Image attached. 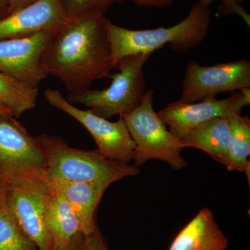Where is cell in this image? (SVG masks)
Listing matches in <instances>:
<instances>
[{"label": "cell", "mask_w": 250, "mask_h": 250, "mask_svg": "<svg viewBox=\"0 0 250 250\" xmlns=\"http://www.w3.org/2000/svg\"><path fill=\"white\" fill-rule=\"evenodd\" d=\"M43 95L51 106L75 118L89 131L102 155L126 164L133 161L136 146L123 118L113 123L90 110L80 109L69 103L58 90L47 89Z\"/></svg>", "instance_id": "cell-7"}, {"label": "cell", "mask_w": 250, "mask_h": 250, "mask_svg": "<svg viewBox=\"0 0 250 250\" xmlns=\"http://www.w3.org/2000/svg\"><path fill=\"white\" fill-rule=\"evenodd\" d=\"M50 187L57 189L70 204L80 224V232L84 236L97 229L95 213L106 188L86 182L47 179Z\"/></svg>", "instance_id": "cell-13"}, {"label": "cell", "mask_w": 250, "mask_h": 250, "mask_svg": "<svg viewBox=\"0 0 250 250\" xmlns=\"http://www.w3.org/2000/svg\"><path fill=\"white\" fill-rule=\"evenodd\" d=\"M228 238L209 208H203L178 233L169 250H226Z\"/></svg>", "instance_id": "cell-14"}, {"label": "cell", "mask_w": 250, "mask_h": 250, "mask_svg": "<svg viewBox=\"0 0 250 250\" xmlns=\"http://www.w3.org/2000/svg\"><path fill=\"white\" fill-rule=\"evenodd\" d=\"M154 95L153 90H146L139 106L121 116L136 146L134 166L139 167L151 159H159L174 170H181L188 166L182 155L184 148L154 111Z\"/></svg>", "instance_id": "cell-6"}, {"label": "cell", "mask_w": 250, "mask_h": 250, "mask_svg": "<svg viewBox=\"0 0 250 250\" xmlns=\"http://www.w3.org/2000/svg\"><path fill=\"white\" fill-rule=\"evenodd\" d=\"M84 238L85 236L82 233H77L66 245H53L52 250H82Z\"/></svg>", "instance_id": "cell-24"}, {"label": "cell", "mask_w": 250, "mask_h": 250, "mask_svg": "<svg viewBox=\"0 0 250 250\" xmlns=\"http://www.w3.org/2000/svg\"><path fill=\"white\" fill-rule=\"evenodd\" d=\"M250 88V62L247 59L203 66L188 64L179 101L193 103L215 98L224 92Z\"/></svg>", "instance_id": "cell-8"}, {"label": "cell", "mask_w": 250, "mask_h": 250, "mask_svg": "<svg viewBox=\"0 0 250 250\" xmlns=\"http://www.w3.org/2000/svg\"><path fill=\"white\" fill-rule=\"evenodd\" d=\"M9 0H0V20L9 14Z\"/></svg>", "instance_id": "cell-26"}, {"label": "cell", "mask_w": 250, "mask_h": 250, "mask_svg": "<svg viewBox=\"0 0 250 250\" xmlns=\"http://www.w3.org/2000/svg\"><path fill=\"white\" fill-rule=\"evenodd\" d=\"M47 159L40 138L15 117L0 115V185L2 188L45 182Z\"/></svg>", "instance_id": "cell-4"}, {"label": "cell", "mask_w": 250, "mask_h": 250, "mask_svg": "<svg viewBox=\"0 0 250 250\" xmlns=\"http://www.w3.org/2000/svg\"><path fill=\"white\" fill-rule=\"evenodd\" d=\"M152 54L141 53L126 56L118 61L110 75L111 83L102 90L87 89L67 93L69 103L80 104L90 108L94 114L104 118L127 114L138 107L146 90L145 64Z\"/></svg>", "instance_id": "cell-5"}, {"label": "cell", "mask_w": 250, "mask_h": 250, "mask_svg": "<svg viewBox=\"0 0 250 250\" xmlns=\"http://www.w3.org/2000/svg\"><path fill=\"white\" fill-rule=\"evenodd\" d=\"M69 21L60 0H36L0 20V41L59 29Z\"/></svg>", "instance_id": "cell-12"}, {"label": "cell", "mask_w": 250, "mask_h": 250, "mask_svg": "<svg viewBox=\"0 0 250 250\" xmlns=\"http://www.w3.org/2000/svg\"><path fill=\"white\" fill-rule=\"evenodd\" d=\"M82 250H108L98 228L89 236H85Z\"/></svg>", "instance_id": "cell-22"}, {"label": "cell", "mask_w": 250, "mask_h": 250, "mask_svg": "<svg viewBox=\"0 0 250 250\" xmlns=\"http://www.w3.org/2000/svg\"><path fill=\"white\" fill-rule=\"evenodd\" d=\"M195 1H197V3L208 6H209V5L213 1H222L225 6H226V7L228 8L229 11L240 15L250 25V16L241 6L242 3L244 2L246 0H195Z\"/></svg>", "instance_id": "cell-21"}, {"label": "cell", "mask_w": 250, "mask_h": 250, "mask_svg": "<svg viewBox=\"0 0 250 250\" xmlns=\"http://www.w3.org/2000/svg\"><path fill=\"white\" fill-rule=\"evenodd\" d=\"M0 115H10V116H13L12 112L10 111L9 108H6L1 102H0Z\"/></svg>", "instance_id": "cell-27"}, {"label": "cell", "mask_w": 250, "mask_h": 250, "mask_svg": "<svg viewBox=\"0 0 250 250\" xmlns=\"http://www.w3.org/2000/svg\"><path fill=\"white\" fill-rule=\"evenodd\" d=\"M211 15L209 7L196 3L187 17L170 27L133 30L120 27L104 18L105 30L111 46L114 69L118 61L134 54H152L169 45L182 53L195 48L207 39Z\"/></svg>", "instance_id": "cell-2"}, {"label": "cell", "mask_w": 250, "mask_h": 250, "mask_svg": "<svg viewBox=\"0 0 250 250\" xmlns=\"http://www.w3.org/2000/svg\"><path fill=\"white\" fill-rule=\"evenodd\" d=\"M230 136L225 167L229 171L246 172L250 182V120L232 113L228 117Z\"/></svg>", "instance_id": "cell-17"}, {"label": "cell", "mask_w": 250, "mask_h": 250, "mask_svg": "<svg viewBox=\"0 0 250 250\" xmlns=\"http://www.w3.org/2000/svg\"><path fill=\"white\" fill-rule=\"evenodd\" d=\"M59 29L0 41V72L31 88H39L41 82L49 76L44 57Z\"/></svg>", "instance_id": "cell-9"}, {"label": "cell", "mask_w": 250, "mask_h": 250, "mask_svg": "<svg viewBox=\"0 0 250 250\" xmlns=\"http://www.w3.org/2000/svg\"><path fill=\"white\" fill-rule=\"evenodd\" d=\"M47 159V179L86 182L107 189L112 184L139 174V167L108 159L98 149L70 147L62 138L39 136Z\"/></svg>", "instance_id": "cell-3"}, {"label": "cell", "mask_w": 250, "mask_h": 250, "mask_svg": "<svg viewBox=\"0 0 250 250\" xmlns=\"http://www.w3.org/2000/svg\"><path fill=\"white\" fill-rule=\"evenodd\" d=\"M47 185L49 188L46 200V223L53 239V245L63 246L80 232V222L62 192L48 184Z\"/></svg>", "instance_id": "cell-16"}, {"label": "cell", "mask_w": 250, "mask_h": 250, "mask_svg": "<svg viewBox=\"0 0 250 250\" xmlns=\"http://www.w3.org/2000/svg\"><path fill=\"white\" fill-rule=\"evenodd\" d=\"M0 250H39L18 227L3 197L0 205Z\"/></svg>", "instance_id": "cell-19"}, {"label": "cell", "mask_w": 250, "mask_h": 250, "mask_svg": "<svg viewBox=\"0 0 250 250\" xmlns=\"http://www.w3.org/2000/svg\"><path fill=\"white\" fill-rule=\"evenodd\" d=\"M112 2L123 0H111ZM135 4L141 7L159 8L166 9L169 7L173 3L174 0H130Z\"/></svg>", "instance_id": "cell-23"}, {"label": "cell", "mask_w": 250, "mask_h": 250, "mask_svg": "<svg viewBox=\"0 0 250 250\" xmlns=\"http://www.w3.org/2000/svg\"><path fill=\"white\" fill-rule=\"evenodd\" d=\"M36 0H9V14L24 6L31 4Z\"/></svg>", "instance_id": "cell-25"}, {"label": "cell", "mask_w": 250, "mask_h": 250, "mask_svg": "<svg viewBox=\"0 0 250 250\" xmlns=\"http://www.w3.org/2000/svg\"><path fill=\"white\" fill-rule=\"evenodd\" d=\"M250 104V88L233 92L228 98H215L193 103L177 100L158 112L169 131L180 139L189 130L216 118H228L232 113L241 114Z\"/></svg>", "instance_id": "cell-11"}, {"label": "cell", "mask_w": 250, "mask_h": 250, "mask_svg": "<svg viewBox=\"0 0 250 250\" xmlns=\"http://www.w3.org/2000/svg\"><path fill=\"white\" fill-rule=\"evenodd\" d=\"M104 16L69 21L56 31L44 57L49 75L58 78L67 93L89 89L95 81L114 69Z\"/></svg>", "instance_id": "cell-1"}, {"label": "cell", "mask_w": 250, "mask_h": 250, "mask_svg": "<svg viewBox=\"0 0 250 250\" xmlns=\"http://www.w3.org/2000/svg\"><path fill=\"white\" fill-rule=\"evenodd\" d=\"M2 187H1V186L0 185V205H1V201H2Z\"/></svg>", "instance_id": "cell-28"}, {"label": "cell", "mask_w": 250, "mask_h": 250, "mask_svg": "<svg viewBox=\"0 0 250 250\" xmlns=\"http://www.w3.org/2000/svg\"><path fill=\"white\" fill-rule=\"evenodd\" d=\"M39 89L10 78L0 72V102L15 118L36 107Z\"/></svg>", "instance_id": "cell-18"}, {"label": "cell", "mask_w": 250, "mask_h": 250, "mask_svg": "<svg viewBox=\"0 0 250 250\" xmlns=\"http://www.w3.org/2000/svg\"><path fill=\"white\" fill-rule=\"evenodd\" d=\"M229 136L228 118H216L189 130L179 141L182 147L200 149L225 166Z\"/></svg>", "instance_id": "cell-15"}, {"label": "cell", "mask_w": 250, "mask_h": 250, "mask_svg": "<svg viewBox=\"0 0 250 250\" xmlns=\"http://www.w3.org/2000/svg\"><path fill=\"white\" fill-rule=\"evenodd\" d=\"M67 19H80L92 16H104L111 0H60Z\"/></svg>", "instance_id": "cell-20"}, {"label": "cell", "mask_w": 250, "mask_h": 250, "mask_svg": "<svg viewBox=\"0 0 250 250\" xmlns=\"http://www.w3.org/2000/svg\"><path fill=\"white\" fill-rule=\"evenodd\" d=\"M47 180L3 188L2 197L18 227L39 250H52L53 239L46 223Z\"/></svg>", "instance_id": "cell-10"}]
</instances>
